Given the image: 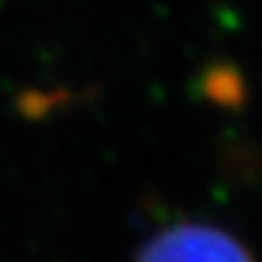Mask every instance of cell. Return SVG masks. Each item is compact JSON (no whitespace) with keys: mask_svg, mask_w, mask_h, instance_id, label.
Returning <instances> with one entry per match:
<instances>
[{"mask_svg":"<svg viewBox=\"0 0 262 262\" xmlns=\"http://www.w3.org/2000/svg\"><path fill=\"white\" fill-rule=\"evenodd\" d=\"M137 262H254L248 248L221 226L182 221L154 234Z\"/></svg>","mask_w":262,"mask_h":262,"instance_id":"6da1fadb","label":"cell"}]
</instances>
